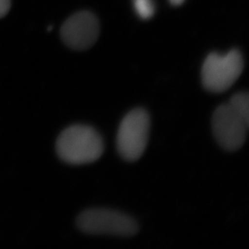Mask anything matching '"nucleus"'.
Listing matches in <instances>:
<instances>
[{
  "mask_svg": "<svg viewBox=\"0 0 249 249\" xmlns=\"http://www.w3.org/2000/svg\"><path fill=\"white\" fill-rule=\"evenodd\" d=\"M56 153L65 162L85 165L101 158L104 143L101 136L93 127L73 125L61 132L56 144Z\"/></svg>",
  "mask_w": 249,
  "mask_h": 249,
  "instance_id": "f257e3e1",
  "label": "nucleus"
},
{
  "mask_svg": "<svg viewBox=\"0 0 249 249\" xmlns=\"http://www.w3.org/2000/svg\"><path fill=\"white\" fill-rule=\"evenodd\" d=\"M244 71V59L237 50L225 54L212 53L202 67V83L212 93H223L232 87Z\"/></svg>",
  "mask_w": 249,
  "mask_h": 249,
  "instance_id": "f03ea898",
  "label": "nucleus"
},
{
  "mask_svg": "<svg viewBox=\"0 0 249 249\" xmlns=\"http://www.w3.org/2000/svg\"><path fill=\"white\" fill-rule=\"evenodd\" d=\"M150 118L143 109L137 108L125 115L118 130V153L127 161H136L142 157L148 144Z\"/></svg>",
  "mask_w": 249,
  "mask_h": 249,
  "instance_id": "7ed1b4c3",
  "label": "nucleus"
},
{
  "mask_svg": "<svg viewBox=\"0 0 249 249\" xmlns=\"http://www.w3.org/2000/svg\"><path fill=\"white\" fill-rule=\"evenodd\" d=\"M77 225L89 235H110L131 237L139 231L138 224L127 214L113 210L89 209L78 217Z\"/></svg>",
  "mask_w": 249,
  "mask_h": 249,
  "instance_id": "20e7f679",
  "label": "nucleus"
},
{
  "mask_svg": "<svg viewBox=\"0 0 249 249\" xmlns=\"http://www.w3.org/2000/svg\"><path fill=\"white\" fill-rule=\"evenodd\" d=\"M249 124L233 110L229 104L217 107L212 116L214 138L223 149L234 152L242 147Z\"/></svg>",
  "mask_w": 249,
  "mask_h": 249,
  "instance_id": "39448f33",
  "label": "nucleus"
},
{
  "mask_svg": "<svg viewBox=\"0 0 249 249\" xmlns=\"http://www.w3.org/2000/svg\"><path fill=\"white\" fill-rule=\"evenodd\" d=\"M99 35V23L91 12L83 11L71 16L61 28V37L68 47L86 50L94 45Z\"/></svg>",
  "mask_w": 249,
  "mask_h": 249,
  "instance_id": "423d86ee",
  "label": "nucleus"
},
{
  "mask_svg": "<svg viewBox=\"0 0 249 249\" xmlns=\"http://www.w3.org/2000/svg\"><path fill=\"white\" fill-rule=\"evenodd\" d=\"M228 104L233 110L249 124V95L248 92H240L231 97Z\"/></svg>",
  "mask_w": 249,
  "mask_h": 249,
  "instance_id": "0eeeda50",
  "label": "nucleus"
},
{
  "mask_svg": "<svg viewBox=\"0 0 249 249\" xmlns=\"http://www.w3.org/2000/svg\"><path fill=\"white\" fill-rule=\"evenodd\" d=\"M133 6L138 17L142 19H150L155 12L153 0H133Z\"/></svg>",
  "mask_w": 249,
  "mask_h": 249,
  "instance_id": "6e6552de",
  "label": "nucleus"
},
{
  "mask_svg": "<svg viewBox=\"0 0 249 249\" xmlns=\"http://www.w3.org/2000/svg\"><path fill=\"white\" fill-rule=\"evenodd\" d=\"M11 8V0H0V19L6 17Z\"/></svg>",
  "mask_w": 249,
  "mask_h": 249,
  "instance_id": "1a4fd4ad",
  "label": "nucleus"
},
{
  "mask_svg": "<svg viewBox=\"0 0 249 249\" xmlns=\"http://www.w3.org/2000/svg\"><path fill=\"white\" fill-rule=\"evenodd\" d=\"M169 2L174 6H180L183 3L185 0H169Z\"/></svg>",
  "mask_w": 249,
  "mask_h": 249,
  "instance_id": "9d476101",
  "label": "nucleus"
}]
</instances>
